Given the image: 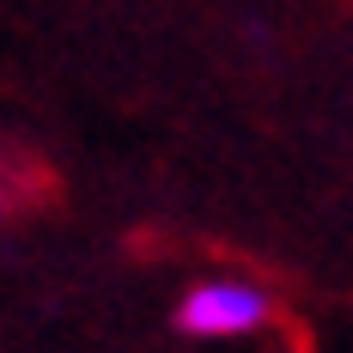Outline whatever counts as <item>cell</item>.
<instances>
[{
    "label": "cell",
    "instance_id": "cell-1",
    "mask_svg": "<svg viewBox=\"0 0 353 353\" xmlns=\"http://www.w3.org/2000/svg\"><path fill=\"white\" fill-rule=\"evenodd\" d=\"M256 323H268V299L244 281H201L183 292V305H176V329L183 335H250Z\"/></svg>",
    "mask_w": 353,
    "mask_h": 353
},
{
    "label": "cell",
    "instance_id": "cell-2",
    "mask_svg": "<svg viewBox=\"0 0 353 353\" xmlns=\"http://www.w3.org/2000/svg\"><path fill=\"white\" fill-rule=\"evenodd\" d=\"M25 201H31V189H19V183H12V171H0V225L25 208Z\"/></svg>",
    "mask_w": 353,
    "mask_h": 353
}]
</instances>
